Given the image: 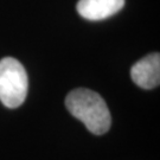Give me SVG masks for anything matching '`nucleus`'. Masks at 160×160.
I'll return each instance as SVG.
<instances>
[{
  "mask_svg": "<svg viewBox=\"0 0 160 160\" xmlns=\"http://www.w3.org/2000/svg\"><path fill=\"white\" fill-rule=\"evenodd\" d=\"M65 106L69 113L82 121L92 134L102 135L109 131L112 118L100 94L84 88L75 89L68 94Z\"/></svg>",
  "mask_w": 160,
  "mask_h": 160,
  "instance_id": "f257e3e1",
  "label": "nucleus"
},
{
  "mask_svg": "<svg viewBox=\"0 0 160 160\" xmlns=\"http://www.w3.org/2000/svg\"><path fill=\"white\" fill-rule=\"evenodd\" d=\"M29 78L23 64L16 58L0 61V101L7 108L22 106L28 95Z\"/></svg>",
  "mask_w": 160,
  "mask_h": 160,
  "instance_id": "f03ea898",
  "label": "nucleus"
},
{
  "mask_svg": "<svg viewBox=\"0 0 160 160\" xmlns=\"http://www.w3.org/2000/svg\"><path fill=\"white\" fill-rule=\"evenodd\" d=\"M133 82L143 89H153L160 82V56L151 53L134 64L131 69Z\"/></svg>",
  "mask_w": 160,
  "mask_h": 160,
  "instance_id": "7ed1b4c3",
  "label": "nucleus"
},
{
  "mask_svg": "<svg viewBox=\"0 0 160 160\" xmlns=\"http://www.w3.org/2000/svg\"><path fill=\"white\" fill-rule=\"evenodd\" d=\"M125 5V0H80L77 12L88 20H103L114 16Z\"/></svg>",
  "mask_w": 160,
  "mask_h": 160,
  "instance_id": "20e7f679",
  "label": "nucleus"
}]
</instances>
